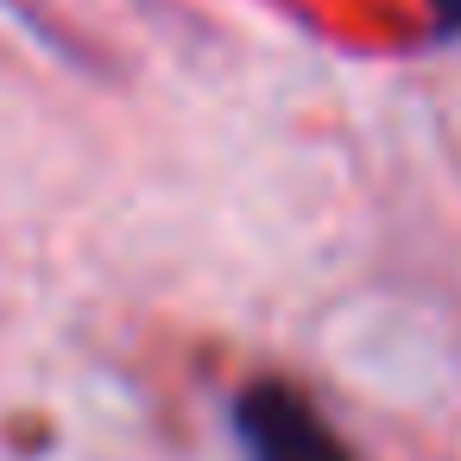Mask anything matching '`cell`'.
<instances>
[{
	"mask_svg": "<svg viewBox=\"0 0 461 461\" xmlns=\"http://www.w3.org/2000/svg\"><path fill=\"white\" fill-rule=\"evenodd\" d=\"M234 442L247 461H354L329 417L285 379H253L234 392Z\"/></svg>",
	"mask_w": 461,
	"mask_h": 461,
	"instance_id": "cell-1",
	"label": "cell"
},
{
	"mask_svg": "<svg viewBox=\"0 0 461 461\" xmlns=\"http://www.w3.org/2000/svg\"><path fill=\"white\" fill-rule=\"evenodd\" d=\"M436 14V32H461V0H429Z\"/></svg>",
	"mask_w": 461,
	"mask_h": 461,
	"instance_id": "cell-2",
	"label": "cell"
}]
</instances>
